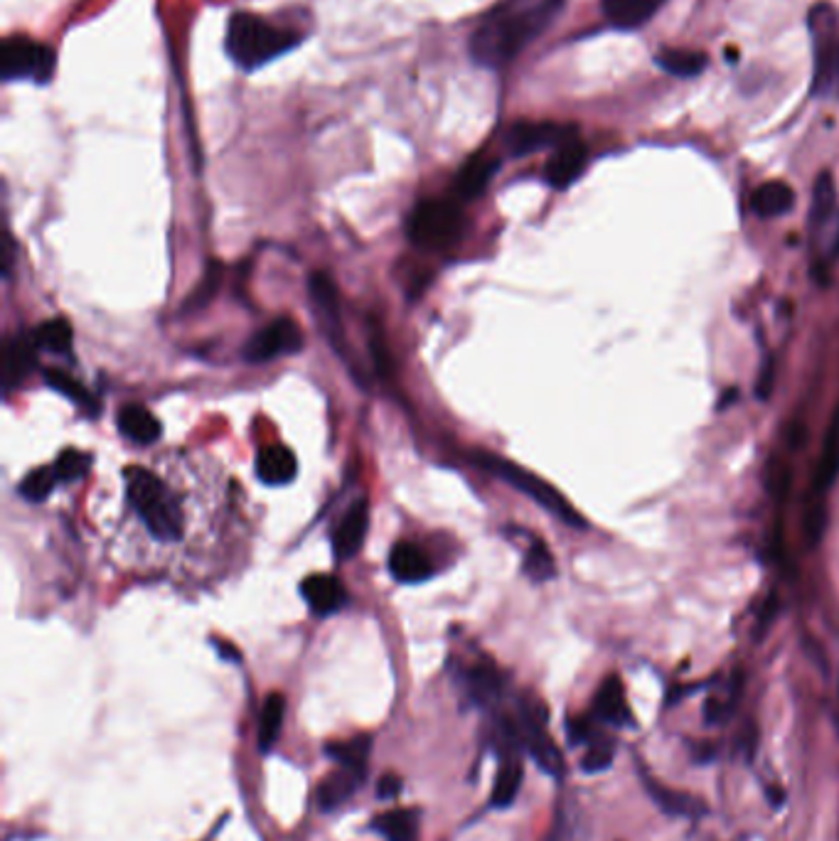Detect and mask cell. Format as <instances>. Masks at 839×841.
<instances>
[{
	"mask_svg": "<svg viewBox=\"0 0 839 841\" xmlns=\"http://www.w3.org/2000/svg\"><path fill=\"white\" fill-rule=\"evenodd\" d=\"M567 0H508L470 35L473 62L486 69L510 65L532 39L549 27Z\"/></svg>",
	"mask_w": 839,
	"mask_h": 841,
	"instance_id": "1",
	"label": "cell"
},
{
	"mask_svg": "<svg viewBox=\"0 0 839 841\" xmlns=\"http://www.w3.org/2000/svg\"><path fill=\"white\" fill-rule=\"evenodd\" d=\"M299 43L301 35L295 30L273 25L252 13H234L226 25L224 47L236 67H242L244 72H254V69H261L291 52Z\"/></svg>",
	"mask_w": 839,
	"mask_h": 841,
	"instance_id": "2",
	"label": "cell"
},
{
	"mask_svg": "<svg viewBox=\"0 0 839 841\" xmlns=\"http://www.w3.org/2000/svg\"><path fill=\"white\" fill-rule=\"evenodd\" d=\"M126 498L148 534L161 541H177L183 537V510L171 488L148 468H131L126 472Z\"/></svg>",
	"mask_w": 839,
	"mask_h": 841,
	"instance_id": "3",
	"label": "cell"
},
{
	"mask_svg": "<svg viewBox=\"0 0 839 841\" xmlns=\"http://www.w3.org/2000/svg\"><path fill=\"white\" fill-rule=\"evenodd\" d=\"M473 458H476V463L482 465V468L496 472L498 478H502L508 484H512V488L535 500L539 507H545L547 512L555 514L559 522L569 524V527H584V517L571 507L564 494H561L557 488H551L549 482L541 480L539 475L520 468V465H515L512 460H505L492 453H473Z\"/></svg>",
	"mask_w": 839,
	"mask_h": 841,
	"instance_id": "4",
	"label": "cell"
},
{
	"mask_svg": "<svg viewBox=\"0 0 839 841\" xmlns=\"http://www.w3.org/2000/svg\"><path fill=\"white\" fill-rule=\"evenodd\" d=\"M409 240L421 249H446L456 244L463 234V210L458 200L439 197V200H423L407 222Z\"/></svg>",
	"mask_w": 839,
	"mask_h": 841,
	"instance_id": "5",
	"label": "cell"
},
{
	"mask_svg": "<svg viewBox=\"0 0 839 841\" xmlns=\"http://www.w3.org/2000/svg\"><path fill=\"white\" fill-rule=\"evenodd\" d=\"M811 30L815 43L813 94H839V15L830 3L811 10Z\"/></svg>",
	"mask_w": 839,
	"mask_h": 841,
	"instance_id": "6",
	"label": "cell"
},
{
	"mask_svg": "<svg viewBox=\"0 0 839 841\" xmlns=\"http://www.w3.org/2000/svg\"><path fill=\"white\" fill-rule=\"evenodd\" d=\"M55 49L27 35L8 37L3 49H0V74H3L5 82L20 79V82L47 84L55 77Z\"/></svg>",
	"mask_w": 839,
	"mask_h": 841,
	"instance_id": "7",
	"label": "cell"
},
{
	"mask_svg": "<svg viewBox=\"0 0 839 841\" xmlns=\"http://www.w3.org/2000/svg\"><path fill=\"white\" fill-rule=\"evenodd\" d=\"M512 721H515L520 746L535 758V763L545 770L547 775L559 778L564 773V756H561V750L557 748L555 738L547 734L545 711L539 709L537 701H520V711Z\"/></svg>",
	"mask_w": 839,
	"mask_h": 841,
	"instance_id": "8",
	"label": "cell"
},
{
	"mask_svg": "<svg viewBox=\"0 0 839 841\" xmlns=\"http://www.w3.org/2000/svg\"><path fill=\"white\" fill-rule=\"evenodd\" d=\"M303 348L301 325L291 318H279L266 325L254 338L246 342L244 360L246 362H269L283 354H293Z\"/></svg>",
	"mask_w": 839,
	"mask_h": 841,
	"instance_id": "9",
	"label": "cell"
},
{
	"mask_svg": "<svg viewBox=\"0 0 839 841\" xmlns=\"http://www.w3.org/2000/svg\"><path fill=\"white\" fill-rule=\"evenodd\" d=\"M576 138L574 126L564 124H551V121H522L510 128L508 133V148L512 155H529L537 153L541 148H559L561 143Z\"/></svg>",
	"mask_w": 839,
	"mask_h": 841,
	"instance_id": "10",
	"label": "cell"
},
{
	"mask_svg": "<svg viewBox=\"0 0 839 841\" xmlns=\"http://www.w3.org/2000/svg\"><path fill=\"white\" fill-rule=\"evenodd\" d=\"M308 291H311V299H313V311L318 313V318L323 323V330H325V335H328L333 350H338L342 354L345 328H342L338 289H335V283L328 273L315 271V273H311V279H308Z\"/></svg>",
	"mask_w": 839,
	"mask_h": 841,
	"instance_id": "11",
	"label": "cell"
},
{
	"mask_svg": "<svg viewBox=\"0 0 839 841\" xmlns=\"http://www.w3.org/2000/svg\"><path fill=\"white\" fill-rule=\"evenodd\" d=\"M586 161H589L586 145L579 141V136L571 138V141L555 148V153H551L545 167V180L551 187H557V190H567V187L571 183H576L579 175L584 173Z\"/></svg>",
	"mask_w": 839,
	"mask_h": 841,
	"instance_id": "12",
	"label": "cell"
},
{
	"mask_svg": "<svg viewBox=\"0 0 839 841\" xmlns=\"http://www.w3.org/2000/svg\"><path fill=\"white\" fill-rule=\"evenodd\" d=\"M370 529V504L360 500L354 502L352 507L345 514L342 522L338 524V529L333 534V551L340 561L352 559L354 553L362 549L364 537H368Z\"/></svg>",
	"mask_w": 839,
	"mask_h": 841,
	"instance_id": "13",
	"label": "cell"
},
{
	"mask_svg": "<svg viewBox=\"0 0 839 841\" xmlns=\"http://www.w3.org/2000/svg\"><path fill=\"white\" fill-rule=\"evenodd\" d=\"M301 593L315 616H333L348 603V588L330 573H313L301 583Z\"/></svg>",
	"mask_w": 839,
	"mask_h": 841,
	"instance_id": "14",
	"label": "cell"
},
{
	"mask_svg": "<svg viewBox=\"0 0 839 841\" xmlns=\"http://www.w3.org/2000/svg\"><path fill=\"white\" fill-rule=\"evenodd\" d=\"M643 783H645L648 795L653 797V803L663 809L665 815L687 817V819H697V817L707 815V805L699 797L689 795V793H679V790H673L663 783H657V780L650 778L648 773H643Z\"/></svg>",
	"mask_w": 839,
	"mask_h": 841,
	"instance_id": "15",
	"label": "cell"
},
{
	"mask_svg": "<svg viewBox=\"0 0 839 841\" xmlns=\"http://www.w3.org/2000/svg\"><path fill=\"white\" fill-rule=\"evenodd\" d=\"M594 714L608 726H616V728L633 726V714H630L624 681L618 677H608L604 685H601L594 701Z\"/></svg>",
	"mask_w": 839,
	"mask_h": 841,
	"instance_id": "16",
	"label": "cell"
},
{
	"mask_svg": "<svg viewBox=\"0 0 839 841\" xmlns=\"http://www.w3.org/2000/svg\"><path fill=\"white\" fill-rule=\"evenodd\" d=\"M389 571L401 583H421L433 573V563L419 544L399 541L389 553Z\"/></svg>",
	"mask_w": 839,
	"mask_h": 841,
	"instance_id": "17",
	"label": "cell"
},
{
	"mask_svg": "<svg viewBox=\"0 0 839 841\" xmlns=\"http://www.w3.org/2000/svg\"><path fill=\"white\" fill-rule=\"evenodd\" d=\"M498 167H500V161L496 155L476 153L473 157H468L466 165L461 167L456 177V195L461 200H476V197L486 192V187L490 185L492 177H496Z\"/></svg>",
	"mask_w": 839,
	"mask_h": 841,
	"instance_id": "18",
	"label": "cell"
},
{
	"mask_svg": "<svg viewBox=\"0 0 839 841\" xmlns=\"http://www.w3.org/2000/svg\"><path fill=\"white\" fill-rule=\"evenodd\" d=\"M364 773H368V770H354V768L340 766L333 775L325 778L318 787V795H315L323 813H333V809H338L348 803V799L360 790Z\"/></svg>",
	"mask_w": 839,
	"mask_h": 841,
	"instance_id": "19",
	"label": "cell"
},
{
	"mask_svg": "<svg viewBox=\"0 0 839 841\" xmlns=\"http://www.w3.org/2000/svg\"><path fill=\"white\" fill-rule=\"evenodd\" d=\"M116 421H118V431H121L128 441L141 443V445L155 443L163 433L161 421H158L145 407H141V404H126V407H121V411H118Z\"/></svg>",
	"mask_w": 839,
	"mask_h": 841,
	"instance_id": "20",
	"label": "cell"
},
{
	"mask_svg": "<svg viewBox=\"0 0 839 841\" xmlns=\"http://www.w3.org/2000/svg\"><path fill=\"white\" fill-rule=\"evenodd\" d=\"M256 472L266 484H289L299 472V460L291 448L281 443L266 445L256 460Z\"/></svg>",
	"mask_w": 839,
	"mask_h": 841,
	"instance_id": "21",
	"label": "cell"
},
{
	"mask_svg": "<svg viewBox=\"0 0 839 841\" xmlns=\"http://www.w3.org/2000/svg\"><path fill=\"white\" fill-rule=\"evenodd\" d=\"M35 350L37 344L27 335H15L5 344V364H3V377L5 387H15L23 382L30 372L35 370Z\"/></svg>",
	"mask_w": 839,
	"mask_h": 841,
	"instance_id": "22",
	"label": "cell"
},
{
	"mask_svg": "<svg viewBox=\"0 0 839 841\" xmlns=\"http://www.w3.org/2000/svg\"><path fill=\"white\" fill-rule=\"evenodd\" d=\"M463 685H466L468 697L476 701L480 706H490L502 697V687H505V679H502L500 671L492 665H478L470 667L463 677Z\"/></svg>",
	"mask_w": 839,
	"mask_h": 841,
	"instance_id": "23",
	"label": "cell"
},
{
	"mask_svg": "<svg viewBox=\"0 0 839 841\" xmlns=\"http://www.w3.org/2000/svg\"><path fill=\"white\" fill-rule=\"evenodd\" d=\"M663 3L665 0H604V13L618 27H640Z\"/></svg>",
	"mask_w": 839,
	"mask_h": 841,
	"instance_id": "24",
	"label": "cell"
},
{
	"mask_svg": "<svg viewBox=\"0 0 839 841\" xmlns=\"http://www.w3.org/2000/svg\"><path fill=\"white\" fill-rule=\"evenodd\" d=\"M754 212L758 217H766V220H771V217H783L793 210L795 205V192L791 185H785L781 180H773V183H766L758 187V190L754 192Z\"/></svg>",
	"mask_w": 839,
	"mask_h": 841,
	"instance_id": "25",
	"label": "cell"
},
{
	"mask_svg": "<svg viewBox=\"0 0 839 841\" xmlns=\"http://www.w3.org/2000/svg\"><path fill=\"white\" fill-rule=\"evenodd\" d=\"M372 829L387 841H417L419 817L411 809H387L372 819Z\"/></svg>",
	"mask_w": 839,
	"mask_h": 841,
	"instance_id": "26",
	"label": "cell"
},
{
	"mask_svg": "<svg viewBox=\"0 0 839 841\" xmlns=\"http://www.w3.org/2000/svg\"><path fill=\"white\" fill-rule=\"evenodd\" d=\"M837 475H839V419H835L830 431H827L823 451H820V460H817V470H815L817 492L830 490L832 482L837 480Z\"/></svg>",
	"mask_w": 839,
	"mask_h": 841,
	"instance_id": "27",
	"label": "cell"
},
{
	"mask_svg": "<svg viewBox=\"0 0 839 841\" xmlns=\"http://www.w3.org/2000/svg\"><path fill=\"white\" fill-rule=\"evenodd\" d=\"M837 207V190L830 173L817 175L813 187V205H811V230L820 232L823 226L832 220Z\"/></svg>",
	"mask_w": 839,
	"mask_h": 841,
	"instance_id": "28",
	"label": "cell"
},
{
	"mask_svg": "<svg viewBox=\"0 0 839 841\" xmlns=\"http://www.w3.org/2000/svg\"><path fill=\"white\" fill-rule=\"evenodd\" d=\"M283 716H286V697L283 694H269V699L264 701L261 719H259L261 754H269V750L276 746V740H279Z\"/></svg>",
	"mask_w": 839,
	"mask_h": 841,
	"instance_id": "29",
	"label": "cell"
},
{
	"mask_svg": "<svg viewBox=\"0 0 839 841\" xmlns=\"http://www.w3.org/2000/svg\"><path fill=\"white\" fill-rule=\"evenodd\" d=\"M655 62L675 77H697L707 69V55L695 49H660Z\"/></svg>",
	"mask_w": 839,
	"mask_h": 841,
	"instance_id": "30",
	"label": "cell"
},
{
	"mask_svg": "<svg viewBox=\"0 0 839 841\" xmlns=\"http://www.w3.org/2000/svg\"><path fill=\"white\" fill-rule=\"evenodd\" d=\"M33 340L39 350L59 354L72 348L74 330L67 318H53L39 325V328L33 332Z\"/></svg>",
	"mask_w": 839,
	"mask_h": 841,
	"instance_id": "31",
	"label": "cell"
},
{
	"mask_svg": "<svg viewBox=\"0 0 839 841\" xmlns=\"http://www.w3.org/2000/svg\"><path fill=\"white\" fill-rule=\"evenodd\" d=\"M370 750H372V738L368 734H362V736H354L350 740H340V744H330L328 756L342 768L368 770Z\"/></svg>",
	"mask_w": 839,
	"mask_h": 841,
	"instance_id": "32",
	"label": "cell"
},
{
	"mask_svg": "<svg viewBox=\"0 0 839 841\" xmlns=\"http://www.w3.org/2000/svg\"><path fill=\"white\" fill-rule=\"evenodd\" d=\"M45 379L53 389H57L59 394H65L67 399H72L77 407L86 409L89 413H96L98 411V404L96 399L89 394V389H84V384H79L74 377H69L67 372L62 370H45Z\"/></svg>",
	"mask_w": 839,
	"mask_h": 841,
	"instance_id": "33",
	"label": "cell"
},
{
	"mask_svg": "<svg viewBox=\"0 0 839 841\" xmlns=\"http://www.w3.org/2000/svg\"><path fill=\"white\" fill-rule=\"evenodd\" d=\"M525 573L532 581H549L555 579L557 573L555 557H551L545 544L537 539L529 544V549L525 553Z\"/></svg>",
	"mask_w": 839,
	"mask_h": 841,
	"instance_id": "34",
	"label": "cell"
},
{
	"mask_svg": "<svg viewBox=\"0 0 839 841\" xmlns=\"http://www.w3.org/2000/svg\"><path fill=\"white\" fill-rule=\"evenodd\" d=\"M55 482H57L55 468H37L27 475L18 492L23 494L27 502H45L49 498V492H53Z\"/></svg>",
	"mask_w": 839,
	"mask_h": 841,
	"instance_id": "35",
	"label": "cell"
},
{
	"mask_svg": "<svg viewBox=\"0 0 839 841\" xmlns=\"http://www.w3.org/2000/svg\"><path fill=\"white\" fill-rule=\"evenodd\" d=\"M220 283H222V266L217 264V261H210V266H207V271L202 276V281L197 283L195 293L185 301V311L205 308V305L214 299V293H217V289H220Z\"/></svg>",
	"mask_w": 839,
	"mask_h": 841,
	"instance_id": "36",
	"label": "cell"
},
{
	"mask_svg": "<svg viewBox=\"0 0 839 841\" xmlns=\"http://www.w3.org/2000/svg\"><path fill=\"white\" fill-rule=\"evenodd\" d=\"M89 465H92V458H89L86 453H79L74 448H67L59 453L57 463L53 465L55 472H57V480L59 482H74L79 478H84Z\"/></svg>",
	"mask_w": 839,
	"mask_h": 841,
	"instance_id": "37",
	"label": "cell"
},
{
	"mask_svg": "<svg viewBox=\"0 0 839 841\" xmlns=\"http://www.w3.org/2000/svg\"><path fill=\"white\" fill-rule=\"evenodd\" d=\"M738 685L734 681L732 689H729V697H712L707 701L704 706V721L707 724H726L729 719H732L734 714V706H736V697H738Z\"/></svg>",
	"mask_w": 839,
	"mask_h": 841,
	"instance_id": "38",
	"label": "cell"
},
{
	"mask_svg": "<svg viewBox=\"0 0 839 841\" xmlns=\"http://www.w3.org/2000/svg\"><path fill=\"white\" fill-rule=\"evenodd\" d=\"M610 760H614V744L610 740H591L586 756L581 758V768L586 773H601L610 766Z\"/></svg>",
	"mask_w": 839,
	"mask_h": 841,
	"instance_id": "39",
	"label": "cell"
},
{
	"mask_svg": "<svg viewBox=\"0 0 839 841\" xmlns=\"http://www.w3.org/2000/svg\"><path fill=\"white\" fill-rule=\"evenodd\" d=\"M825 524H827L825 502H823V498H815V500H811V504H807V512H805V534H807V541H811V544L820 541L823 532H825Z\"/></svg>",
	"mask_w": 839,
	"mask_h": 841,
	"instance_id": "40",
	"label": "cell"
},
{
	"mask_svg": "<svg viewBox=\"0 0 839 841\" xmlns=\"http://www.w3.org/2000/svg\"><path fill=\"white\" fill-rule=\"evenodd\" d=\"M541 841H576L574 825L569 822V817L561 813V809H559V815L555 819V825H551V829H549V834L541 839Z\"/></svg>",
	"mask_w": 839,
	"mask_h": 841,
	"instance_id": "41",
	"label": "cell"
},
{
	"mask_svg": "<svg viewBox=\"0 0 839 841\" xmlns=\"http://www.w3.org/2000/svg\"><path fill=\"white\" fill-rule=\"evenodd\" d=\"M773 382H776V362H773L771 358H768V360L764 362V370L758 372L756 397L761 399V401H766L768 397H771V392H773Z\"/></svg>",
	"mask_w": 839,
	"mask_h": 841,
	"instance_id": "42",
	"label": "cell"
},
{
	"mask_svg": "<svg viewBox=\"0 0 839 841\" xmlns=\"http://www.w3.org/2000/svg\"><path fill=\"white\" fill-rule=\"evenodd\" d=\"M399 793H401V778L394 773H384L377 783L380 799H394L399 797Z\"/></svg>",
	"mask_w": 839,
	"mask_h": 841,
	"instance_id": "43",
	"label": "cell"
},
{
	"mask_svg": "<svg viewBox=\"0 0 839 841\" xmlns=\"http://www.w3.org/2000/svg\"><path fill=\"white\" fill-rule=\"evenodd\" d=\"M214 647H217V652H220L224 659H230V662H240L242 659L240 657V650H234L232 645H226V642H222V640H214Z\"/></svg>",
	"mask_w": 839,
	"mask_h": 841,
	"instance_id": "44",
	"label": "cell"
},
{
	"mask_svg": "<svg viewBox=\"0 0 839 841\" xmlns=\"http://www.w3.org/2000/svg\"><path fill=\"white\" fill-rule=\"evenodd\" d=\"M832 256H839V224H837V234H835V242H832Z\"/></svg>",
	"mask_w": 839,
	"mask_h": 841,
	"instance_id": "45",
	"label": "cell"
}]
</instances>
